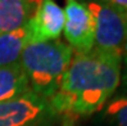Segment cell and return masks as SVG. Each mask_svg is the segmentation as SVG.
Returning <instances> with one entry per match:
<instances>
[{
  "mask_svg": "<svg viewBox=\"0 0 127 126\" xmlns=\"http://www.w3.org/2000/svg\"><path fill=\"white\" fill-rule=\"evenodd\" d=\"M121 58L96 48L85 54L74 53L58 90L48 100L50 113L69 120L99 112L119 85Z\"/></svg>",
  "mask_w": 127,
  "mask_h": 126,
  "instance_id": "obj_1",
  "label": "cell"
},
{
  "mask_svg": "<svg viewBox=\"0 0 127 126\" xmlns=\"http://www.w3.org/2000/svg\"><path fill=\"white\" fill-rule=\"evenodd\" d=\"M73 55V49L59 40L28 44L22 51L19 63L30 89L49 100L58 90Z\"/></svg>",
  "mask_w": 127,
  "mask_h": 126,
  "instance_id": "obj_2",
  "label": "cell"
},
{
  "mask_svg": "<svg viewBox=\"0 0 127 126\" xmlns=\"http://www.w3.org/2000/svg\"><path fill=\"white\" fill-rule=\"evenodd\" d=\"M86 5L94 19V48L122 55L127 40V14L100 0H91Z\"/></svg>",
  "mask_w": 127,
  "mask_h": 126,
  "instance_id": "obj_3",
  "label": "cell"
},
{
  "mask_svg": "<svg viewBox=\"0 0 127 126\" xmlns=\"http://www.w3.org/2000/svg\"><path fill=\"white\" fill-rule=\"evenodd\" d=\"M63 32L74 53L85 54L94 49L95 27L87 5L78 0H65Z\"/></svg>",
  "mask_w": 127,
  "mask_h": 126,
  "instance_id": "obj_4",
  "label": "cell"
},
{
  "mask_svg": "<svg viewBox=\"0 0 127 126\" xmlns=\"http://www.w3.org/2000/svg\"><path fill=\"white\" fill-rule=\"evenodd\" d=\"M49 113L48 100L30 90L0 102V126H36Z\"/></svg>",
  "mask_w": 127,
  "mask_h": 126,
  "instance_id": "obj_5",
  "label": "cell"
},
{
  "mask_svg": "<svg viewBox=\"0 0 127 126\" xmlns=\"http://www.w3.org/2000/svg\"><path fill=\"white\" fill-rule=\"evenodd\" d=\"M64 10L54 0H41L26 23L28 44L58 40L64 28Z\"/></svg>",
  "mask_w": 127,
  "mask_h": 126,
  "instance_id": "obj_6",
  "label": "cell"
},
{
  "mask_svg": "<svg viewBox=\"0 0 127 126\" xmlns=\"http://www.w3.org/2000/svg\"><path fill=\"white\" fill-rule=\"evenodd\" d=\"M41 0H0V34L23 27Z\"/></svg>",
  "mask_w": 127,
  "mask_h": 126,
  "instance_id": "obj_7",
  "label": "cell"
},
{
  "mask_svg": "<svg viewBox=\"0 0 127 126\" xmlns=\"http://www.w3.org/2000/svg\"><path fill=\"white\" fill-rule=\"evenodd\" d=\"M28 80L21 63L0 67V102H5L30 91Z\"/></svg>",
  "mask_w": 127,
  "mask_h": 126,
  "instance_id": "obj_8",
  "label": "cell"
},
{
  "mask_svg": "<svg viewBox=\"0 0 127 126\" xmlns=\"http://www.w3.org/2000/svg\"><path fill=\"white\" fill-rule=\"evenodd\" d=\"M27 45L28 31L26 25L12 32L0 34V67L18 63Z\"/></svg>",
  "mask_w": 127,
  "mask_h": 126,
  "instance_id": "obj_9",
  "label": "cell"
},
{
  "mask_svg": "<svg viewBox=\"0 0 127 126\" xmlns=\"http://www.w3.org/2000/svg\"><path fill=\"white\" fill-rule=\"evenodd\" d=\"M104 117L113 126H127V97H118L108 103Z\"/></svg>",
  "mask_w": 127,
  "mask_h": 126,
  "instance_id": "obj_10",
  "label": "cell"
},
{
  "mask_svg": "<svg viewBox=\"0 0 127 126\" xmlns=\"http://www.w3.org/2000/svg\"><path fill=\"white\" fill-rule=\"evenodd\" d=\"M100 1L108 3V4L116 6L117 9L122 10V12H125L127 14V0H100Z\"/></svg>",
  "mask_w": 127,
  "mask_h": 126,
  "instance_id": "obj_11",
  "label": "cell"
},
{
  "mask_svg": "<svg viewBox=\"0 0 127 126\" xmlns=\"http://www.w3.org/2000/svg\"><path fill=\"white\" fill-rule=\"evenodd\" d=\"M62 126H72V122H71V120H65V122H64Z\"/></svg>",
  "mask_w": 127,
  "mask_h": 126,
  "instance_id": "obj_12",
  "label": "cell"
},
{
  "mask_svg": "<svg viewBox=\"0 0 127 126\" xmlns=\"http://www.w3.org/2000/svg\"><path fill=\"white\" fill-rule=\"evenodd\" d=\"M123 54H126V57H127V40H126V44H125V49H123Z\"/></svg>",
  "mask_w": 127,
  "mask_h": 126,
  "instance_id": "obj_13",
  "label": "cell"
},
{
  "mask_svg": "<svg viewBox=\"0 0 127 126\" xmlns=\"http://www.w3.org/2000/svg\"><path fill=\"white\" fill-rule=\"evenodd\" d=\"M126 63H127V57H126ZM126 84H127V73H126Z\"/></svg>",
  "mask_w": 127,
  "mask_h": 126,
  "instance_id": "obj_14",
  "label": "cell"
}]
</instances>
